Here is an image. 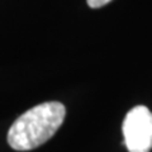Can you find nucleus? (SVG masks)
<instances>
[{
  "mask_svg": "<svg viewBox=\"0 0 152 152\" xmlns=\"http://www.w3.org/2000/svg\"><path fill=\"white\" fill-rule=\"evenodd\" d=\"M124 145L129 152L152 150V113L145 105H137L127 113L123 122Z\"/></svg>",
  "mask_w": 152,
  "mask_h": 152,
  "instance_id": "f03ea898",
  "label": "nucleus"
},
{
  "mask_svg": "<svg viewBox=\"0 0 152 152\" xmlns=\"http://www.w3.org/2000/svg\"><path fill=\"white\" fill-rule=\"evenodd\" d=\"M86 1H88V5L90 8L98 9V8H102L104 5H107V4L110 3L112 0H86Z\"/></svg>",
  "mask_w": 152,
  "mask_h": 152,
  "instance_id": "7ed1b4c3",
  "label": "nucleus"
},
{
  "mask_svg": "<svg viewBox=\"0 0 152 152\" xmlns=\"http://www.w3.org/2000/svg\"><path fill=\"white\" fill-rule=\"evenodd\" d=\"M66 108L58 102H47L31 108L13 123L8 143L15 151H31L46 143L62 126Z\"/></svg>",
  "mask_w": 152,
  "mask_h": 152,
  "instance_id": "f257e3e1",
  "label": "nucleus"
}]
</instances>
